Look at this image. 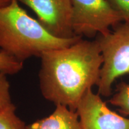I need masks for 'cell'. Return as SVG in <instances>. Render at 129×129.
<instances>
[{"mask_svg": "<svg viewBox=\"0 0 129 129\" xmlns=\"http://www.w3.org/2000/svg\"><path fill=\"white\" fill-rule=\"evenodd\" d=\"M23 68V62L0 51V72L7 75H12L19 73Z\"/></svg>", "mask_w": 129, "mask_h": 129, "instance_id": "10", "label": "cell"}, {"mask_svg": "<svg viewBox=\"0 0 129 129\" xmlns=\"http://www.w3.org/2000/svg\"><path fill=\"white\" fill-rule=\"evenodd\" d=\"M25 129H83L76 111L58 105L48 117L26 125Z\"/></svg>", "mask_w": 129, "mask_h": 129, "instance_id": "7", "label": "cell"}, {"mask_svg": "<svg viewBox=\"0 0 129 129\" xmlns=\"http://www.w3.org/2000/svg\"><path fill=\"white\" fill-rule=\"evenodd\" d=\"M40 59L43 96L76 111L86 91L99 82L103 58L97 41L81 38L69 46L46 51Z\"/></svg>", "mask_w": 129, "mask_h": 129, "instance_id": "1", "label": "cell"}, {"mask_svg": "<svg viewBox=\"0 0 129 129\" xmlns=\"http://www.w3.org/2000/svg\"><path fill=\"white\" fill-rule=\"evenodd\" d=\"M13 0H0V8L4 7L9 5Z\"/></svg>", "mask_w": 129, "mask_h": 129, "instance_id": "13", "label": "cell"}, {"mask_svg": "<svg viewBox=\"0 0 129 129\" xmlns=\"http://www.w3.org/2000/svg\"><path fill=\"white\" fill-rule=\"evenodd\" d=\"M12 104L10 84L7 75L0 72V109Z\"/></svg>", "mask_w": 129, "mask_h": 129, "instance_id": "11", "label": "cell"}, {"mask_svg": "<svg viewBox=\"0 0 129 129\" xmlns=\"http://www.w3.org/2000/svg\"><path fill=\"white\" fill-rule=\"evenodd\" d=\"M13 104L0 109V129H25L26 125L16 114Z\"/></svg>", "mask_w": 129, "mask_h": 129, "instance_id": "8", "label": "cell"}, {"mask_svg": "<svg viewBox=\"0 0 129 129\" xmlns=\"http://www.w3.org/2000/svg\"><path fill=\"white\" fill-rule=\"evenodd\" d=\"M121 16L124 23L129 25V0H106Z\"/></svg>", "mask_w": 129, "mask_h": 129, "instance_id": "12", "label": "cell"}, {"mask_svg": "<svg viewBox=\"0 0 129 129\" xmlns=\"http://www.w3.org/2000/svg\"><path fill=\"white\" fill-rule=\"evenodd\" d=\"M109 102L118 108L122 114L129 115V83H121L118 85Z\"/></svg>", "mask_w": 129, "mask_h": 129, "instance_id": "9", "label": "cell"}, {"mask_svg": "<svg viewBox=\"0 0 129 129\" xmlns=\"http://www.w3.org/2000/svg\"><path fill=\"white\" fill-rule=\"evenodd\" d=\"M74 34L82 37L105 35L109 28L123 22L121 16L106 0H71Z\"/></svg>", "mask_w": 129, "mask_h": 129, "instance_id": "4", "label": "cell"}, {"mask_svg": "<svg viewBox=\"0 0 129 129\" xmlns=\"http://www.w3.org/2000/svg\"><path fill=\"white\" fill-rule=\"evenodd\" d=\"M29 8L37 20L53 36L60 39L75 37L71 26V0H17Z\"/></svg>", "mask_w": 129, "mask_h": 129, "instance_id": "5", "label": "cell"}, {"mask_svg": "<svg viewBox=\"0 0 129 129\" xmlns=\"http://www.w3.org/2000/svg\"><path fill=\"white\" fill-rule=\"evenodd\" d=\"M82 37L60 39L31 17L17 0L0 8V51L24 62L50 50L66 47Z\"/></svg>", "mask_w": 129, "mask_h": 129, "instance_id": "2", "label": "cell"}, {"mask_svg": "<svg viewBox=\"0 0 129 129\" xmlns=\"http://www.w3.org/2000/svg\"><path fill=\"white\" fill-rule=\"evenodd\" d=\"M96 41L103 58L98 93L108 97L114 81L129 73V25L124 23L114 31L99 35Z\"/></svg>", "mask_w": 129, "mask_h": 129, "instance_id": "3", "label": "cell"}, {"mask_svg": "<svg viewBox=\"0 0 129 129\" xmlns=\"http://www.w3.org/2000/svg\"><path fill=\"white\" fill-rule=\"evenodd\" d=\"M76 112L83 129H129V118L111 110L92 88L81 99Z\"/></svg>", "mask_w": 129, "mask_h": 129, "instance_id": "6", "label": "cell"}]
</instances>
